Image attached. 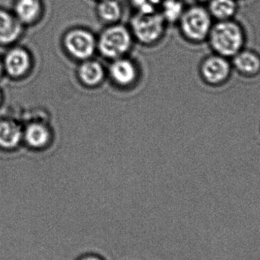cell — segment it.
Returning a JSON list of instances; mask_svg holds the SVG:
<instances>
[{
  "label": "cell",
  "instance_id": "9a60e30c",
  "mask_svg": "<svg viewBox=\"0 0 260 260\" xmlns=\"http://www.w3.org/2000/svg\"><path fill=\"white\" fill-rule=\"evenodd\" d=\"M24 139L30 146L41 148L47 145L50 139V132L41 123H32L24 132Z\"/></svg>",
  "mask_w": 260,
  "mask_h": 260
},
{
  "label": "cell",
  "instance_id": "e0dca14e",
  "mask_svg": "<svg viewBox=\"0 0 260 260\" xmlns=\"http://www.w3.org/2000/svg\"><path fill=\"white\" fill-rule=\"evenodd\" d=\"M79 76L82 82L86 85H98L103 79V69L95 61H87L81 66Z\"/></svg>",
  "mask_w": 260,
  "mask_h": 260
},
{
  "label": "cell",
  "instance_id": "ffe728a7",
  "mask_svg": "<svg viewBox=\"0 0 260 260\" xmlns=\"http://www.w3.org/2000/svg\"><path fill=\"white\" fill-rule=\"evenodd\" d=\"M196 1L198 3H200V4H202V3H204V4H206V3H208V2L209 1V0H196Z\"/></svg>",
  "mask_w": 260,
  "mask_h": 260
},
{
  "label": "cell",
  "instance_id": "2e32d148",
  "mask_svg": "<svg viewBox=\"0 0 260 260\" xmlns=\"http://www.w3.org/2000/svg\"><path fill=\"white\" fill-rule=\"evenodd\" d=\"M186 6L181 0H164L159 9V13L168 24L178 23Z\"/></svg>",
  "mask_w": 260,
  "mask_h": 260
},
{
  "label": "cell",
  "instance_id": "8fae6325",
  "mask_svg": "<svg viewBox=\"0 0 260 260\" xmlns=\"http://www.w3.org/2000/svg\"><path fill=\"white\" fill-rule=\"evenodd\" d=\"M96 15L105 26L120 23L123 15V8L119 0H101L98 2Z\"/></svg>",
  "mask_w": 260,
  "mask_h": 260
},
{
  "label": "cell",
  "instance_id": "5bb4252c",
  "mask_svg": "<svg viewBox=\"0 0 260 260\" xmlns=\"http://www.w3.org/2000/svg\"><path fill=\"white\" fill-rule=\"evenodd\" d=\"M111 73L116 82L120 85H129L136 77L134 66L125 59H117L111 66Z\"/></svg>",
  "mask_w": 260,
  "mask_h": 260
},
{
  "label": "cell",
  "instance_id": "3957f363",
  "mask_svg": "<svg viewBox=\"0 0 260 260\" xmlns=\"http://www.w3.org/2000/svg\"><path fill=\"white\" fill-rule=\"evenodd\" d=\"M133 38L129 26L121 23L105 26L97 38V48L103 56L117 59L129 51Z\"/></svg>",
  "mask_w": 260,
  "mask_h": 260
},
{
  "label": "cell",
  "instance_id": "603a6c76",
  "mask_svg": "<svg viewBox=\"0 0 260 260\" xmlns=\"http://www.w3.org/2000/svg\"><path fill=\"white\" fill-rule=\"evenodd\" d=\"M95 1L99 2V1H101V0H95Z\"/></svg>",
  "mask_w": 260,
  "mask_h": 260
},
{
  "label": "cell",
  "instance_id": "44dd1931",
  "mask_svg": "<svg viewBox=\"0 0 260 260\" xmlns=\"http://www.w3.org/2000/svg\"><path fill=\"white\" fill-rule=\"evenodd\" d=\"M2 70H3V65H2L1 62H0V76H1Z\"/></svg>",
  "mask_w": 260,
  "mask_h": 260
},
{
  "label": "cell",
  "instance_id": "277c9868",
  "mask_svg": "<svg viewBox=\"0 0 260 260\" xmlns=\"http://www.w3.org/2000/svg\"><path fill=\"white\" fill-rule=\"evenodd\" d=\"M166 21L159 12L154 13H133L129 27L133 38L141 44H154L160 41L166 32Z\"/></svg>",
  "mask_w": 260,
  "mask_h": 260
},
{
  "label": "cell",
  "instance_id": "8992f818",
  "mask_svg": "<svg viewBox=\"0 0 260 260\" xmlns=\"http://www.w3.org/2000/svg\"><path fill=\"white\" fill-rule=\"evenodd\" d=\"M63 44L70 55L77 59H86L97 48V38L86 27H73L66 31Z\"/></svg>",
  "mask_w": 260,
  "mask_h": 260
},
{
  "label": "cell",
  "instance_id": "4fadbf2b",
  "mask_svg": "<svg viewBox=\"0 0 260 260\" xmlns=\"http://www.w3.org/2000/svg\"><path fill=\"white\" fill-rule=\"evenodd\" d=\"M23 134L19 126L12 121L0 122V147L12 148L21 142Z\"/></svg>",
  "mask_w": 260,
  "mask_h": 260
},
{
  "label": "cell",
  "instance_id": "7402d4cb",
  "mask_svg": "<svg viewBox=\"0 0 260 260\" xmlns=\"http://www.w3.org/2000/svg\"><path fill=\"white\" fill-rule=\"evenodd\" d=\"M0 102H1V94H0Z\"/></svg>",
  "mask_w": 260,
  "mask_h": 260
},
{
  "label": "cell",
  "instance_id": "6da1fadb",
  "mask_svg": "<svg viewBox=\"0 0 260 260\" xmlns=\"http://www.w3.org/2000/svg\"><path fill=\"white\" fill-rule=\"evenodd\" d=\"M206 41L212 53L231 59L246 47L247 35L244 27L235 19L214 21Z\"/></svg>",
  "mask_w": 260,
  "mask_h": 260
},
{
  "label": "cell",
  "instance_id": "5b68a950",
  "mask_svg": "<svg viewBox=\"0 0 260 260\" xmlns=\"http://www.w3.org/2000/svg\"><path fill=\"white\" fill-rule=\"evenodd\" d=\"M200 72L205 83L217 88L224 86L231 80L234 70L230 59L212 53L202 61Z\"/></svg>",
  "mask_w": 260,
  "mask_h": 260
},
{
  "label": "cell",
  "instance_id": "d6986e66",
  "mask_svg": "<svg viewBox=\"0 0 260 260\" xmlns=\"http://www.w3.org/2000/svg\"><path fill=\"white\" fill-rule=\"evenodd\" d=\"M76 260H105V259L98 253H87L81 255Z\"/></svg>",
  "mask_w": 260,
  "mask_h": 260
},
{
  "label": "cell",
  "instance_id": "ac0fdd59",
  "mask_svg": "<svg viewBox=\"0 0 260 260\" xmlns=\"http://www.w3.org/2000/svg\"><path fill=\"white\" fill-rule=\"evenodd\" d=\"M133 13H154L159 12L162 0H128Z\"/></svg>",
  "mask_w": 260,
  "mask_h": 260
},
{
  "label": "cell",
  "instance_id": "7a4b0ae2",
  "mask_svg": "<svg viewBox=\"0 0 260 260\" xmlns=\"http://www.w3.org/2000/svg\"><path fill=\"white\" fill-rule=\"evenodd\" d=\"M213 24L214 20L206 6L200 3L186 7L177 23L182 36L194 44L207 41Z\"/></svg>",
  "mask_w": 260,
  "mask_h": 260
},
{
  "label": "cell",
  "instance_id": "ba28073f",
  "mask_svg": "<svg viewBox=\"0 0 260 260\" xmlns=\"http://www.w3.org/2000/svg\"><path fill=\"white\" fill-rule=\"evenodd\" d=\"M12 12L24 27L34 25L43 18L44 3L42 0H15Z\"/></svg>",
  "mask_w": 260,
  "mask_h": 260
},
{
  "label": "cell",
  "instance_id": "30bf717a",
  "mask_svg": "<svg viewBox=\"0 0 260 260\" xmlns=\"http://www.w3.org/2000/svg\"><path fill=\"white\" fill-rule=\"evenodd\" d=\"M4 67L7 73L13 77L23 76L30 69V54L22 47H13L6 55Z\"/></svg>",
  "mask_w": 260,
  "mask_h": 260
},
{
  "label": "cell",
  "instance_id": "9c48e42d",
  "mask_svg": "<svg viewBox=\"0 0 260 260\" xmlns=\"http://www.w3.org/2000/svg\"><path fill=\"white\" fill-rule=\"evenodd\" d=\"M24 26L12 11L0 8V44L9 45L16 42L24 32Z\"/></svg>",
  "mask_w": 260,
  "mask_h": 260
},
{
  "label": "cell",
  "instance_id": "52a82bcc",
  "mask_svg": "<svg viewBox=\"0 0 260 260\" xmlns=\"http://www.w3.org/2000/svg\"><path fill=\"white\" fill-rule=\"evenodd\" d=\"M234 73L246 79H254L260 75V53L253 49H244L231 59Z\"/></svg>",
  "mask_w": 260,
  "mask_h": 260
},
{
  "label": "cell",
  "instance_id": "7c38bea8",
  "mask_svg": "<svg viewBox=\"0 0 260 260\" xmlns=\"http://www.w3.org/2000/svg\"><path fill=\"white\" fill-rule=\"evenodd\" d=\"M206 9L214 21L235 19L238 11V0H209Z\"/></svg>",
  "mask_w": 260,
  "mask_h": 260
}]
</instances>
